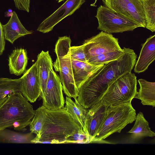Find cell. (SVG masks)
Instances as JSON below:
<instances>
[{
  "label": "cell",
  "instance_id": "6da1fadb",
  "mask_svg": "<svg viewBox=\"0 0 155 155\" xmlns=\"http://www.w3.org/2000/svg\"><path fill=\"white\" fill-rule=\"evenodd\" d=\"M118 59L102 64L95 70L78 88L77 101L85 108H90L101 100L109 86L120 77L131 72L136 61L134 50L124 47Z\"/></svg>",
  "mask_w": 155,
  "mask_h": 155
},
{
  "label": "cell",
  "instance_id": "7a4b0ae2",
  "mask_svg": "<svg viewBox=\"0 0 155 155\" xmlns=\"http://www.w3.org/2000/svg\"><path fill=\"white\" fill-rule=\"evenodd\" d=\"M45 115L39 136L31 143H65L66 139L82 127L71 118L63 107L57 110L45 108Z\"/></svg>",
  "mask_w": 155,
  "mask_h": 155
},
{
  "label": "cell",
  "instance_id": "3957f363",
  "mask_svg": "<svg viewBox=\"0 0 155 155\" xmlns=\"http://www.w3.org/2000/svg\"><path fill=\"white\" fill-rule=\"evenodd\" d=\"M35 113L32 105L20 91L12 93L0 106V131L12 127L16 130H25Z\"/></svg>",
  "mask_w": 155,
  "mask_h": 155
},
{
  "label": "cell",
  "instance_id": "277c9868",
  "mask_svg": "<svg viewBox=\"0 0 155 155\" xmlns=\"http://www.w3.org/2000/svg\"><path fill=\"white\" fill-rule=\"evenodd\" d=\"M71 40L69 37H59L55 46L56 60L53 64L56 71L59 72L63 91L67 97L73 98L75 102L78 94V89L73 78L70 48Z\"/></svg>",
  "mask_w": 155,
  "mask_h": 155
},
{
  "label": "cell",
  "instance_id": "5b68a950",
  "mask_svg": "<svg viewBox=\"0 0 155 155\" xmlns=\"http://www.w3.org/2000/svg\"><path fill=\"white\" fill-rule=\"evenodd\" d=\"M136 114L131 102L108 106L104 120L92 142H99L116 132L120 133L135 120Z\"/></svg>",
  "mask_w": 155,
  "mask_h": 155
},
{
  "label": "cell",
  "instance_id": "8992f818",
  "mask_svg": "<svg viewBox=\"0 0 155 155\" xmlns=\"http://www.w3.org/2000/svg\"><path fill=\"white\" fill-rule=\"evenodd\" d=\"M137 80L134 74L127 73L108 87L101 100L108 106L131 102L137 93Z\"/></svg>",
  "mask_w": 155,
  "mask_h": 155
},
{
  "label": "cell",
  "instance_id": "52a82bcc",
  "mask_svg": "<svg viewBox=\"0 0 155 155\" xmlns=\"http://www.w3.org/2000/svg\"><path fill=\"white\" fill-rule=\"evenodd\" d=\"M95 17L98 21L97 29L108 33L133 31L140 27L137 23L104 5L98 7Z\"/></svg>",
  "mask_w": 155,
  "mask_h": 155
},
{
  "label": "cell",
  "instance_id": "ba28073f",
  "mask_svg": "<svg viewBox=\"0 0 155 155\" xmlns=\"http://www.w3.org/2000/svg\"><path fill=\"white\" fill-rule=\"evenodd\" d=\"M104 5L114 12L145 28L146 21L141 0H102Z\"/></svg>",
  "mask_w": 155,
  "mask_h": 155
},
{
  "label": "cell",
  "instance_id": "9c48e42d",
  "mask_svg": "<svg viewBox=\"0 0 155 155\" xmlns=\"http://www.w3.org/2000/svg\"><path fill=\"white\" fill-rule=\"evenodd\" d=\"M82 45L88 60L99 55L122 49L119 45L118 38L114 37L111 34L102 31L85 40Z\"/></svg>",
  "mask_w": 155,
  "mask_h": 155
},
{
  "label": "cell",
  "instance_id": "30bf717a",
  "mask_svg": "<svg viewBox=\"0 0 155 155\" xmlns=\"http://www.w3.org/2000/svg\"><path fill=\"white\" fill-rule=\"evenodd\" d=\"M62 91L59 77L53 68L51 69L42 99L43 106L51 110H57L64 107L65 100Z\"/></svg>",
  "mask_w": 155,
  "mask_h": 155
},
{
  "label": "cell",
  "instance_id": "8fae6325",
  "mask_svg": "<svg viewBox=\"0 0 155 155\" xmlns=\"http://www.w3.org/2000/svg\"><path fill=\"white\" fill-rule=\"evenodd\" d=\"M85 2V0H67L40 24L37 30L43 33L51 31L57 24L66 17L73 14Z\"/></svg>",
  "mask_w": 155,
  "mask_h": 155
},
{
  "label": "cell",
  "instance_id": "7c38bea8",
  "mask_svg": "<svg viewBox=\"0 0 155 155\" xmlns=\"http://www.w3.org/2000/svg\"><path fill=\"white\" fill-rule=\"evenodd\" d=\"M20 91L28 101L34 103L41 95L40 81L35 62L21 77Z\"/></svg>",
  "mask_w": 155,
  "mask_h": 155
},
{
  "label": "cell",
  "instance_id": "4fadbf2b",
  "mask_svg": "<svg viewBox=\"0 0 155 155\" xmlns=\"http://www.w3.org/2000/svg\"><path fill=\"white\" fill-rule=\"evenodd\" d=\"M108 106L101 100L88 110L86 118L85 131L88 136L89 143H92L101 126Z\"/></svg>",
  "mask_w": 155,
  "mask_h": 155
},
{
  "label": "cell",
  "instance_id": "5bb4252c",
  "mask_svg": "<svg viewBox=\"0 0 155 155\" xmlns=\"http://www.w3.org/2000/svg\"><path fill=\"white\" fill-rule=\"evenodd\" d=\"M155 59V35L150 36L142 45L138 59L134 69L137 73L144 72Z\"/></svg>",
  "mask_w": 155,
  "mask_h": 155
},
{
  "label": "cell",
  "instance_id": "9a60e30c",
  "mask_svg": "<svg viewBox=\"0 0 155 155\" xmlns=\"http://www.w3.org/2000/svg\"><path fill=\"white\" fill-rule=\"evenodd\" d=\"M3 27L5 40L12 44L18 38L33 33L23 26L15 11L8 22L3 25Z\"/></svg>",
  "mask_w": 155,
  "mask_h": 155
},
{
  "label": "cell",
  "instance_id": "2e32d148",
  "mask_svg": "<svg viewBox=\"0 0 155 155\" xmlns=\"http://www.w3.org/2000/svg\"><path fill=\"white\" fill-rule=\"evenodd\" d=\"M38 70L40 85L41 93L40 96L43 98L51 69L53 68L52 59L48 51H42L37 56L35 62Z\"/></svg>",
  "mask_w": 155,
  "mask_h": 155
},
{
  "label": "cell",
  "instance_id": "e0dca14e",
  "mask_svg": "<svg viewBox=\"0 0 155 155\" xmlns=\"http://www.w3.org/2000/svg\"><path fill=\"white\" fill-rule=\"evenodd\" d=\"M28 59L26 49L22 48L14 49L8 57L10 73L17 76L24 74L26 71Z\"/></svg>",
  "mask_w": 155,
  "mask_h": 155
},
{
  "label": "cell",
  "instance_id": "ac0fdd59",
  "mask_svg": "<svg viewBox=\"0 0 155 155\" xmlns=\"http://www.w3.org/2000/svg\"><path fill=\"white\" fill-rule=\"evenodd\" d=\"M71 63L73 78L78 89L92 72L102 65H93L72 59Z\"/></svg>",
  "mask_w": 155,
  "mask_h": 155
},
{
  "label": "cell",
  "instance_id": "d6986e66",
  "mask_svg": "<svg viewBox=\"0 0 155 155\" xmlns=\"http://www.w3.org/2000/svg\"><path fill=\"white\" fill-rule=\"evenodd\" d=\"M140 89L134 98L141 101L143 105L155 107V83L143 79L138 80Z\"/></svg>",
  "mask_w": 155,
  "mask_h": 155
},
{
  "label": "cell",
  "instance_id": "ffe728a7",
  "mask_svg": "<svg viewBox=\"0 0 155 155\" xmlns=\"http://www.w3.org/2000/svg\"><path fill=\"white\" fill-rule=\"evenodd\" d=\"M135 120L133 127L128 132L131 134L132 139L136 140L144 137H153L155 136V133L151 130L149 123L144 118L142 112H140L136 115Z\"/></svg>",
  "mask_w": 155,
  "mask_h": 155
},
{
  "label": "cell",
  "instance_id": "44dd1931",
  "mask_svg": "<svg viewBox=\"0 0 155 155\" xmlns=\"http://www.w3.org/2000/svg\"><path fill=\"white\" fill-rule=\"evenodd\" d=\"M65 107L73 119L85 131V123L88 110L68 97H66Z\"/></svg>",
  "mask_w": 155,
  "mask_h": 155
},
{
  "label": "cell",
  "instance_id": "7402d4cb",
  "mask_svg": "<svg viewBox=\"0 0 155 155\" xmlns=\"http://www.w3.org/2000/svg\"><path fill=\"white\" fill-rule=\"evenodd\" d=\"M21 79V77L14 79L0 78V106L9 95L14 92L20 91Z\"/></svg>",
  "mask_w": 155,
  "mask_h": 155
},
{
  "label": "cell",
  "instance_id": "603a6c76",
  "mask_svg": "<svg viewBox=\"0 0 155 155\" xmlns=\"http://www.w3.org/2000/svg\"><path fill=\"white\" fill-rule=\"evenodd\" d=\"M31 132L22 134L5 129L0 131V137L3 142L15 143H31L34 138Z\"/></svg>",
  "mask_w": 155,
  "mask_h": 155
},
{
  "label": "cell",
  "instance_id": "cb8c5ba5",
  "mask_svg": "<svg viewBox=\"0 0 155 155\" xmlns=\"http://www.w3.org/2000/svg\"><path fill=\"white\" fill-rule=\"evenodd\" d=\"M146 21L145 28L155 31V0H141Z\"/></svg>",
  "mask_w": 155,
  "mask_h": 155
},
{
  "label": "cell",
  "instance_id": "d4e9b609",
  "mask_svg": "<svg viewBox=\"0 0 155 155\" xmlns=\"http://www.w3.org/2000/svg\"><path fill=\"white\" fill-rule=\"evenodd\" d=\"M124 52V48L120 50L106 53L88 59L87 62L93 65L102 64L118 59Z\"/></svg>",
  "mask_w": 155,
  "mask_h": 155
},
{
  "label": "cell",
  "instance_id": "484cf974",
  "mask_svg": "<svg viewBox=\"0 0 155 155\" xmlns=\"http://www.w3.org/2000/svg\"><path fill=\"white\" fill-rule=\"evenodd\" d=\"M45 108L42 105L35 110L34 116L29 125L31 132L36 135L35 137L39 136L44 124L45 115Z\"/></svg>",
  "mask_w": 155,
  "mask_h": 155
},
{
  "label": "cell",
  "instance_id": "4316f807",
  "mask_svg": "<svg viewBox=\"0 0 155 155\" xmlns=\"http://www.w3.org/2000/svg\"><path fill=\"white\" fill-rule=\"evenodd\" d=\"M89 143L88 134L83 129L80 130L67 138L65 143Z\"/></svg>",
  "mask_w": 155,
  "mask_h": 155
},
{
  "label": "cell",
  "instance_id": "83f0119b",
  "mask_svg": "<svg viewBox=\"0 0 155 155\" xmlns=\"http://www.w3.org/2000/svg\"><path fill=\"white\" fill-rule=\"evenodd\" d=\"M71 59L81 61L87 62V58L85 53L83 45L70 48Z\"/></svg>",
  "mask_w": 155,
  "mask_h": 155
},
{
  "label": "cell",
  "instance_id": "f1b7e54d",
  "mask_svg": "<svg viewBox=\"0 0 155 155\" xmlns=\"http://www.w3.org/2000/svg\"><path fill=\"white\" fill-rule=\"evenodd\" d=\"M3 25L0 21V55L2 54L5 49V41Z\"/></svg>",
  "mask_w": 155,
  "mask_h": 155
},
{
  "label": "cell",
  "instance_id": "f546056e",
  "mask_svg": "<svg viewBox=\"0 0 155 155\" xmlns=\"http://www.w3.org/2000/svg\"><path fill=\"white\" fill-rule=\"evenodd\" d=\"M16 8L18 9H23L30 6V0H13Z\"/></svg>",
  "mask_w": 155,
  "mask_h": 155
},
{
  "label": "cell",
  "instance_id": "4dcf8cb0",
  "mask_svg": "<svg viewBox=\"0 0 155 155\" xmlns=\"http://www.w3.org/2000/svg\"><path fill=\"white\" fill-rule=\"evenodd\" d=\"M57 0L58 1V2H60L62 1H64V0Z\"/></svg>",
  "mask_w": 155,
  "mask_h": 155
}]
</instances>
